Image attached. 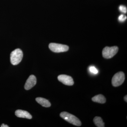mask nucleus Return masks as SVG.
<instances>
[{
	"mask_svg": "<svg viewBox=\"0 0 127 127\" xmlns=\"http://www.w3.org/2000/svg\"><path fill=\"white\" fill-rule=\"evenodd\" d=\"M61 117L67 122L75 126L80 127L81 125V122L77 117L66 112L61 113L60 115Z\"/></svg>",
	"mask_w": 127,
	"mask_h": 127,
	"instance_id": "f257e3e1",
	"label": "nucleus"
},
{
	"mask_svg": "<svg viewBox=\"0 0 127 127\" xmlns=\"http://www.w3.org/2000/svg\"><path fill=\"white\" fill-rule=\"evenodd\" d=\"M23 57L22 51L19 48L12 52L10 55V61L12 65H17L20 63Z\"/></svg>",
	"mask_w": 127,
	"mask_h": 127,
	"instance_id": "f03ea898",
	"label": "nucleus"
},
{
	"mask_svg": "<svg viewBox=\"0 0 127 127\" xmlns=\"http://www.w3.org/2000/svg\"><path fill=\"white\" fill-rule=\"evenodd\" d=\"M118 49V47L116 46L111 47H106L103 50V57L106 59H110L117 53Z\"/></svg>",
	"mask_w": 127,
	"mask_h": 127,
	"instance_id": "7ed1b4c3",
	"label": "nucleus"
},
{
	"mask_svg": "<svg viewBox=\"0 0 127 127\" xmlns=\"http://www.w3.org/2000/svg\"><path fill=\"white\" fill-rule=\"evenodd\" d=\"M125 79V75L123 72H119L115 74L112 80V83L114 87L119 86L123 84Z\"/></svg>",
	"mask_w": 127,
	"mask_h": 127,
	"instance_id": "20e7f679",
	"label": "nucleus"
},
{
	"mask_svg": "<svg viewBox=\"0 0 127 127\" xmlns=\"http://www.w3.org/2000/svg\"><path fill=\"white\" fill-rule=\"evenodd\" d=\"M49 48L51 51L55 53L65 52L69 49V47L67 45L55 43H50Z\"/></svg>",
	"mask_w": 127,
	"mask_h": 127,
	"instance_id": "39448f33",
	"label": "nucleus"
},
{
	"mask_svg": "<svg viewBox=\"0 0 127 127\" xmlns=\"http://www.w3.org/2000/svg\"><path fill=\"white\" fill-rule=\"evenodd\" d=\"M58 79L59 81L67 86H72L74 84L73 79L70 76L65 75H60L58 77Z\"/></svg>",
	"mask_w": 127,
	"mask_h": 127,
	"instance_id": "423d86ee",
	"label": "nucleus"
},
{
	"mask_svg": "<svg viewBox=\"0 0 127 127\" xmlns=\"http://www.w3.org/2000/svg\"><path fill=\"white\" fill-rule=\"evenodd\" d=\"M36 83V79L34 75H31L29 77L26 82L25 86V89L30 90L35 85Z\"/></svg>",
	"mask_w": 127,
	"mask_h": 127,
	"instance_id": "0eeeda50",
	"label": "nucleus"
},
{
	"mask_svg": "<svg viewBox=\"0 0 127 127\" xmlns=\"http://www.w3.org/2000/svg\"><path fill=\"white\" fill-rule=\"evenodd\" d=\"M16 116L19 118H26L28 119H31L32 116L27 111L22 110H17L16 111Z\"/></svg>",
	"mask_w": 127,
	"mask_h": 127,
	"instance_id": "6e6552de",
	"label": "nucleus"
},
{
	"mask_svg": "<svg viewBox=\"0 0 127 127\" xmlns=\"http://www.w3.org/2000/svg\"><path fill=\"white\" fill-rule=\"evenodd\" d=\"M36 100L39 104H41L43 107H49L51 106V104L48 100L42 97H37Z\"/></svg>",
	"mask_w": 127,
	"mask_h": 127,
	"instance_id": "1a4fd4ad",
	"label": "nucleus"
},
{
	"mask_svg": "<svg viewBox=\"0 0 127 127\" xmlns=\"http://www.w3.org/2000/svg\"><path fill=\"white\" fill-rule=\"evenodd\" d=\"M92 100L94 102L99 103L102 104L106 102V98L101 94H99L93 97L92 98Z\"/></svg>",
	"mask_w": 127,
	"mask_h": 127,
	"instance_id": "9d476101",
	"label": "nucleus"
},
{
	"mask_svg": "<svg viewBox=\"0 0 127 127\" xmlns=\"http://www.w3.org/2000/svg\"><path fill=\"white\" fill-rule=\"evenodd\" d=\"M95 125L98 127H104V123H103L102 119L100 117H96L93 120Z\"/></svg>",
	"mask_w": 127,
	"mask_h": 127,
	"instance_id": "9b49d317",
	"label": "nucleus"
},
{
	"mask_svg": "<svg viewBox=\"0 0 127 127\" xmlns=\"http://www.w3.org/2000/svg\"><path fill=\"white\" fill-rule=\"evenodd\" d=\"M119 10L120 12L126 14L127 13V7L123 5H121L119 6Z\"/></svg>",
	"mask_w": 127,
	"mask_h": 127,
	"instance_id": "f8f14e48",
	"label": "nucleus"
},
{
	"mask_svg": "<svg viewBox=\"0 0 127 127\" xmlns=\"http://www.w3.org/2000/svg\"><path fill=\"white\" fill-rule=\"evenodd\" d=\"M127 19V16L125 15H120L118 17V20L119 22H123L125 21Z\"/></svg>",
	"mask_w": 127,
	"mask_h": 127,
	"instance_id": "ddd939ff",
	"label": "nucleus"
},
{
	"mask_svg": "<svg viewBox=\"0 0 127 127\" xmlns=\"http://www.w3.org/2000/svg\"><path fill=\"white\" fill-rule=\"evenodd\" d=\"M89 70L91 72L94 74H97L98 72L97 69L95 67L93 66H91L89 68Z\"/></svg>",
	"mask_w": 127,
	"mask_h": 127,
	"instance_id": "4468645a",
	"label": "nucleus"
},
{
	"mask_svg": "<svg viewBox=\"0 0 127 127\" xmlns=\"http://www.w3.org/2000/svg\"><path fill=\"white\" fill-rule=\"evenodd\" d=\"M1 127H8L9 126H7V125H5L4 124H2V125L1 126Z\"/></svg>",
	"mask_w": 127,
	"mask_h": 127,
	"instance_id": "2eb2a0df",
	"label": "nucleus"
},
{
	"mask_svg": "<svg viewBox=\"0 0 127 127\" xmlns=\"http://www.w3.org/2000/svg\"><path fill=\"white\" fill-rule=\"evenodd\" d=\"M124 100L126 102H127V95H126L124 97Z\"/></svg>",
	"mask_w": 127,
	"mask_h": 127,
	"instance_id": "dca6fc26",
	"label": "nucleus"
}]
</instances>
